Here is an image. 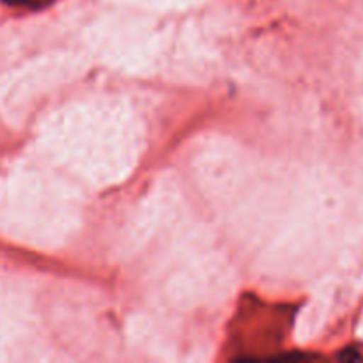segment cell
<instances>
[{"label": "cell", "mask_w": 363, "mask_h": 363, "mask_svg": "<svg viewBox=\"0 0 363 363\" xmlns=\"http://www.w3.org/2000/svg\"><path fill=\"white\" fill-rule=\"evenodd\" d=\"M294 308L248 298L238 307L229 330L227 351L233 357H266L279 351L289 335Z\"/></svg>", "instance_id": "6da1fadb"}, {"label": "cell", "mask_w": 363, "mask_h": 363, "mask_svg": "<svg viewBox=\"0 0 363 363\" xmlns=\"http://www.w3.org/2000/svg\"><path fill=\"white\" fill-rule=\"evenodd\" d=\"M2 2L13 7H23V9L38 11L45 9V7H48L50 4H53L55 0H2Z\"/></svg>", "instance_id": "7a4b0ae2"}]
</instances>
